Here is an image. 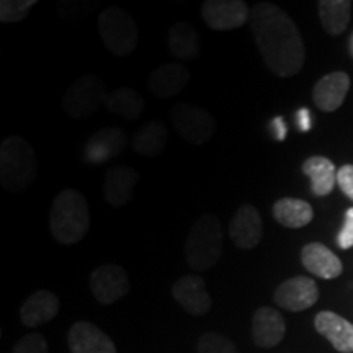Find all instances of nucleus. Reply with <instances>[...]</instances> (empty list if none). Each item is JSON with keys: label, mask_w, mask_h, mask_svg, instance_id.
Segmentation results:
<instances>
[{"label": "nucleus", "mask_w": 353, "mask_h": 353, "mask_svg": "<svg viewBox=\"0 0 353 353\" xmlns=\"http://www.w3.org/2000/svg\"><path fill=\"white\" fill-rule=\"evenodd\" d=\"M250 32L267 69L288 79L303 69L306 51L296 23L272 2H259L250 10Z\"/></svg>", "instance_id": "1"}, {"label": "nucleus", "mask_w": 353, "mask_h": 353, "mask_svg": "<svg viewBox=\"0 0 353 353\" xmlns=\"http://www.w3.org/2000/svg\"><path fill=\"white\" fill-rule=\"evenodd\" d=\"M50 228L56 242L76 245L85 239L90 229V211L85 196L79 190L65 188L52 201Z\"/></svg>", "instance_id": "2"}, {"label": "nucleus", "mask_w": 353, "mask_h": 353, "mask_svg": "<svg viewBox=\"0 0 353 353\" xmlns=\"http://www.w3.org/2000/svg\"><path fill=\"white\" fill-rule=\"evenodd\" d=\"M38 162L28 141L8 136L0 145V185L10 193L25 192L37 180Z\"/></svg>", "instance_id": "3"}, {"label": "nucleus", "mask_w": 353, "mask_h": 353, "mask_svg": "<svg viewBox=\"0 0 353 353\" xmlns=\"http://www.w3.org/2000/svg\"><path fill=\"white\" fill-rule=\"evenodd\" d=\"M223 226L218 216L203 214L198 218L185 242V260L196 272L213 268L223 254Z\"/></svg>", "instance_id": "4"}, {"label": "nucleus", "mask_w": 353, "mask_h": 353, "mask_svg": "<svg viewBox=\"0 0 353 353\" xmlns=\"http://www.w3.org/2000/svg\"><path fill=\"white\" fill-rule=\"evenodd\" d=\"M99 33L105 48L113 56L126 57L138 48V25L123 8L108 7L100 13Z\"/></svg>", "instance_id": "5"}, {"label": "nucleus", "mask_w": 353, "mask_h": 353, "mask_svg": "<svg viewBox=\"0 0 353 353\" xmlns=\"http://www.w3.org/2000/svg\"><path fill=\"white\" fill-rule=\"evenodd\" d=\"M170 121L180 138L187 143L203 145L213 138L216 132V121L208 110L196 107L193 103H176L170 110Z\"/></svg>", "instance_id": "6"}, {"label": "nucleus", "mask_w": 353, "mask_h": 353, "mask_svg": "<svg viewBox=\"0 0 353 353\" xmlns=\"http://www.w3.org/2000/svg\"><path fill=\"white\" fill-rule=\"evenodd\" d=\"M105 100L107 92L103 81L95 74H85L70 83L64 95L63 107L70 117L81 120L94 114L101 103L105 105Z\"/></svg>", "instance_id": "7"}, {"label": "nucleus", "mask_w": 353, "mask_h": 353, "mask_svg": "<svg viewBox=\"0 0 353 353\" xmlns=\"http://www.w3.org/2000/svg\"><path fill=\"white\" fill-rule=\"evenodd\" d=\"M250 10L244 0H206L201 3V19L213 32H229L241 28L250 19Z\"/></svg>", "instance_id": "8"}, {"label": "nucleus", "mask_w": 353, "mask_h": 353, "mask_svg": "<svg viewBox=\"0 0 353 353\" xmlns=\"http://www.w3.org/2000/svg\"><path fill=\"white\" fill-rule=\"evenodd\" d=\"M90 290L100 304H113L125 298L130 291V278L121 265L103 263L90 275Z\"/></svg>", "instance_id": "9"}, {"label": "nucleus", "mask_w": 353, "mask_h": 353, "mask_svg": "<svg viewBox=\"0 0 353 353\" xmlns=\"http://www.w3.org/2000/svg\"><path fill=\"white\" fill-rule=\"evenodd\" d=\"M319 299V290L314 280L307 276H294L281 283L275 290L273 301L276 306L291 312H299L314 306Z\"/></svg>", "instance_id": "10"}, {"label": "nucleus", "mask_w": 353, "mask_h": 353, "mask_svg": "<svg viewBox=\"0 0 353 353\" xmlns=\"http://www.w3.org/2000/svg\"><path fill=\"white\" fill-rule=\"evenodd\" d=\"M229 236L234 245L242 250L255 249L263 237L262 216L254 205H242L229 224Z\"/></svg>", "instance_id": "11"}, {"label": "nucleus", "mask_w": 353, "mask_h": 353, "mask_svg": "<svg viewBox=\"0 0 353 353\" xmlns=\"http://www.w3.org/2000/svg\"><path fill=\"white\" fill-rule=\"evenodd\" d=\"M172 296L188 314L205 316L208 314L213 299H211L206 283L198 275H185L172 286Z\"/></svg>", "instance_id": "12"}, {"label": "nucleus", "mask_w": 353, "mask_h": 353, "mask_svg": "<svg viewBox=\"0 0 353 353\" xmlns=\"http://www.w3.org/2000/svg\"><path fill=\"white\" fill-rule=\"evenodd\" d=\"M128 144L125 131L120 128H107L95 132L83 145V159L90 165H100L120 156Z\"/></svg>", "instance_id": "13"}, {"label": "nucleus", "mask_w": 353, "mask_h": 353, "mask_svg": "<svg viewBox=\"0 0 353 353\" xmlns=\"http://www.w3.org/2000/svg\"><path fill=\"white\" fill-rule=\"evenodd\" d=\"M72 353H118L112 339L92 322L79 321L68 332Z\"/></svg>", "instance_id": "14"}, {"label": "nucleus", "mask_w": 353, "mask_h": 353, "mask_svg": "<svg viewBox=\"0 0 353 353\" xmlns=\"http://www.w3.org/2000/svg\"><path fill=\"white\" fill-rule=\"evenodd\" d=\"M192 72L182 64L170 63L157 68L151 72L148 81L149 92L156 99H174L188 85Z\"/></svg>", "instance_id": "15"}, {"label": "nucleus", "mask_w": 353, "mask_h": 353, "mask_svg": "<svg viewBox=\"0 0 353 353\" xmlns=\"http://www.w3.org/2000/svg\"><path fill=\"white\" fill-rule=\"evenodd\" d=\"M139 175L130 165H117L107 172L103 183L105 200L112 208H121L131 201L134 195Z\"/></svg>", "instance_id": "16"}, {"label": "nucleus", "mask_w": 353, "mask_h": 353, "mask_svg": "<svg viewBox=\"0 0 353 353\" xmlns=\"http://www.w3.org/2000/svg\"><path fill=\"white\" fill-rule=\"evenodd\" d=\"M286 324L283 316L270 306H262L252 316V341L260 348H273L283 341Z\"/></svg>", "instance_id": "17"}, {"label": "nucleus", "mask_w": 353, "mask_h": 353, "mask_svg": "<svg viewBox=\"0 0 353 353\" xmlns=\"http://www.w3.org/2000/svg\"><path fill=\"white\" fill-rule=\"evenodd\" d=\"M350 88V77L342 70H335L321 81H317L312 90V100L321 112L330 113L342 107Z\"/></svg>", "instance_id": "18"}, {"label": "nucleus", "mask_w": 353, "mask_h": 353, "mask_svg": "<svg viewBox=\"0 0 353 353\" xmlns=\"http://www.w3.org/2000/svg\"><path fill=\"white\" fill-rule=\"evenodd\" d=\"M59 298L50 290H39L30 294L20 309V319L26 327H39L54 319L59 312Z\"/></svg>", "instance_id": "19"}, {"label": "nucleus", "mask_w": 353, "mask_h": 353, "mask_svg": "<svg viewBox=\"0 0 353 353\" xmlns=\"http://www.w3.org/2000/svg\"><path fill=\"white\" fill-rule=\"evenodd\" d=\"M316 330L341 353H353V324L332 311H322L314 319Z\"/></svg>", "instance_id": "20"}, {"label": "nucleus", "mask_w": 353, "mask_h": 353, "mask_svg": "<svg viewBox=\"0 0 353 353\" xmlns=\"http://www.w3.org/2000/svg\"><path fill=\"white\" fill-rule=\"evenodd\" d=\"M301 262L309 273L322 280H334L341 276L343 270L341 259L321 242H311L303 247Z\"/></svg>", "instance_id": "21"}, {"label": "nucleus", "mask_w": 353, "mask_h": 353, "mask_svg": "<svg viewBox=\"0 0 353 353\" xmlns=\"http://www.w3.org/2000/svg\"><path fill=\"white\" fill-rule=\"evenodd\" d=\"M169 131L164 121L152 120L141 128L131 141L132 151L144 157H156L164 151Z\"/></svg>", "instance_id": "22"}, {"label": "nucleus", "mask_w": 353, "mask_h": 353, "mask_svg": "<svg viewBox=\"0 0 353 353\" xmlns=\"http://www.w3.org/2000/svg\"><path fill=\"white\" fill-rule=\"evenodd\" d=\"M272 213L278 224L290 229H301L314 218L312 206L298 198H281L273 205Z\"/></svg>", "instance_id": "23"}, {"label": "nucleus", "mask_w": 353, "mask_h": 353, "mask_svg": "<svg viewBox=\"0 0 353 353\" xmlns=\"http://www.w3.org/2000/svg\"><path fill=\"white\" fill-rule=\"evenodd\" d=\"M304 175L311 179V192L314 196H325L332 192L337 182V172L327 157H309L303 164Z\"/></svg>", "instance_id": "24"}, {"label": "nucleus", "mask_w": 353, "mask_h": 353, "mask_svg": "<svg viewBox=\"0 0 353 353\" xmlns=\"http://www.w3.org/2000/svg\"><path fill=\"white\" fill-rule=\"evenodd\" d=\"M105 108L128 121L138 120L145 108V100L134 88L120 87L107 95Z\"/></svg>", "instance_id": "25"}, {"label": "nucleus", "mask_w": 353, "mask_h": 353, "mask_svg": "<svg viewBox=\"0 0 353 353\" xmlns=\"http://www.w3.org/2000/svg\"><path fill=\"white\" fill-rule=\"evenodd\" d=\"M167 44H169L172 56H175L176 59H195L200 52V37L196 30L187 21H179L172 26Z\"/></svg>", "instance_id": "26"}, {"label": "nucleus", "mask_w": 353, "mask_h": 353, "mask_svg": "<svg viewBox=\"0 0 353 353\" xmlns=\"http://www.w3.org/2000/svg\"><path fill=\"white\" fill-rule=\"evenodd\" d=\"M350 0H322L319 2L321 23L330 37H341L350 21Z\"/></svg>", "instance_id": "27"}, {"label": "nucleus", "mask_w": 353, "mask_h": 353, "mask_svg": "<svg viewBox=\"0 0 353 353\" xmlns=\"http://www.w3.org/2000/svg\"><path fill=\"white\" fill-rule=\"evenodd\" d=\"M37 6V0H2L0 2V20L3 23H17L26 19L30 10Z\"/></svg>", "instance_id": "28"}, {"label": "nucleus", "mask_w": 353, "mask_h": 353, "mask_svg": "<svg viewBox=\"0 0 353 353\" xmlns=\"http://www.w3.org/2000/svg\"><path fill=\"white\" fill-rule=\"evenodd\" d=\"M196 350L198 353H239L232 341L216 332L203 334L198 341Z\"/></svg>", "instance_id": "29"}, {"label": "nucleus", "mask_w": 353, "mask_h": 353, "mask_svg": "<svg viewBox=\"0 0 353 353\" xmlns=\"http://www.w3.org/2000/svg\"><path fill=\"white\" fill-rule=\"evenodd\" d=\"M13 353H50V348H48V342L43 334L33 332L17 342V345L13 347Z\"/></svg>", "instance_id": "30"}, {"label": "nucleus", "mask_w": 353, "mask_h": 353, "mask_svg": "<svg viewBox=\"0 0 353 353\" xmlns=\"http://www.w3.org/2000/svg\"><path fill=\"white\" fill-rule=\"evenodd\" d=\"M337 245L342 250H348L353 247V208H348L343 219V226L337 236Z\"/></svg>", "instance_id": "31"}, {"label": "nucleus", "mask_w": 353, "mask_h": 353, "mask_svg": "<svg viewBox=\"0 0 353 353\" xmlns=\"http://www.w3.org/2000/svg\"><path fill=\"white\" fill-rule=\"evenodd\" d=\"M337 183L343 195H347L353 201V165L347 164L337 170Z\"/></svg>", "instance_id": "32"}, {"label": "nucleus", "mask_w": 353, "mask_h": 353, "mask_svg": "<svg viewBox=\"0 0 353 353\" xmlns=\"http://www.w3.org/2000/svg\"><path fill=\"white\" fill-rule=\"evenodd\" d=\"M270 132L276 141H285L286 132H288V128H286V123L283 118L281 117L273 118V120L270 121Z\"/></svg>", "instance_id": "33"}, {"label": "nucleus", "mask_w": 353, "mask_h": 353, "mask_svg": "<svg viewBox=\"0 0 353 353\" xmlns=\"http://www.w3.org/2000/svg\"><path fill=\"white\" fill-rule=\"evenodd\" d=\"M294 120H296L298 130L301 132H307L309 130H311V113H309L307 108L298 110Z\"/></svg>", "instance_id": "34"}, {"label": "nucleus", "mask_w": 353, "mask_h": 353, "mask_svg": "<svg viewBox=\"0 0 353 353\" xmlns=\"http://www.w3.org/2000/svg\"><path fill=\"white\" fill-rule=\"evenodd\" d=\"M348 46H350V52H352V56H353V33H352V37H350V43H348Z\"/></svg>", "instance_id": "35"}]
</instances>
